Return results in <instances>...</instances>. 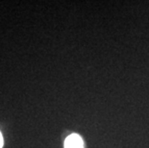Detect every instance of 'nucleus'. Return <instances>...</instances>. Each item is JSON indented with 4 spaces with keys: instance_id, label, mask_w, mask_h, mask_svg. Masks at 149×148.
Wrapping results in <instances>:
<instances>
[{
    "instance_id": "f257e3e1",
    "label": "nucleus",
    "mask_w": 149,
    "mask_h": 148,
    "mask_svg": "<svg viewBox=\"0 0 149 148\" xmlns=\"http://www.w3.org/2000/svg\"><path fill=\"white\" fill-rule=\"evenodd\" d=\"M84 143L83 140L80 136L73 134L66 138L65 141V148H83Z\"/></svg>"
},
{
    "instance_id": "f03ea898",
    "label": "nucleus",
    "mask_w": 149,
    "mask_h": 148,
    "mask_svg": "<svg viewBox=\"0 0 149 148\" xmlns=\"http://www.w3.org/2000/svg\"><path fill=\"white\" fill-rule=\"evenodd\" d=\"M3 137H2V134H1V132H0V148H2L3 147Z\"/></svg>"
}]
</instances>
